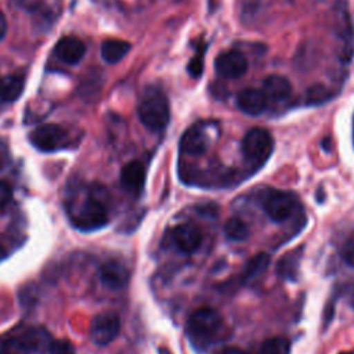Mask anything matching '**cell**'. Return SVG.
<instances>
[{
	"label": "cell",
	"instance_id": "6da1fadb",
	"mask_svg": "<svg viewBox=\"0 0 354 354\" xmlns=\"http://www.w3.org/2000/svg\"><path fill=\"white\" fill-rule=\"evenodd\" d=\"M223 328V317L212 307L196 308L187 321V333L196 347L209 346Z\"/></svg>",
	"mask_w": 354,
	"mask_h": 354
},
{
	"label": "cell",
	"instance_id": "7a4b0ae2",
	"mask_svg": "<svg viewBox=\"0 0 354 354\" xmlns=\"http://www.w3.org/2000/svg\"><path fill=\"white\" fill-rule=\"evenodd\" d=\"M71 221L80 231H94L108 223L105 205L93 194L69 209Z\"/></svg>",
	"mask_w": 354,
	"mask_h": 354
},
{
	"label": "cell",
	"instance_id": "3957f363",
	"mask_svg": "<svg viewBox=\"0 0 354 354\" xmlns=\"http://www.w3.org/2000/svg\"><path fill=\"white\" fill-rule=\"evenodd\" d=\"M138 116L148 130H163L170 120V108L166 97L158 91L148 94L138 106Z\"/></svg>",
	"mask_w": 354,
	"mask_h": 354
},
{
	"label": "cell",
	"instance_id": "277c9868",
	"mask_svg": "<svg viewBox=\"0 0 354 354\" xmlns=\"http://www.w3.org/2000/svg\"><path fill=\"white\" fill-rule=\"evenodd\" d=\"M261 206L272 221L282 223L293 214L296 209V196L288 191L268 189L263 195Z\"/></svg>",
	"mask_w": 354,
	"mask_h": 354
},
{
	"label": "cell",
	"instance_id": "5b68a950",
	"mask_svg": "<svg viewBox=\"0 0 354 354\" xmlns=\"http://www.w3.org/2000/svg\"><path fill=\"white\" fill-rule=\"evenodd\" d=\"M242 152L245 158L250 162H264L272 152L271 134L261 127L250 129L242 140Z\"/></svg>",
	"mask_w": 354,
	"mask_h": 354
},
{
	"label": "cell",
	"instance_id": "8992f818",
	"mask_svg": "<svg viewBox=\"0 0 354 354\" xmlns=\"http://www.w3.org/2000/svg\"><path fill=\"white\" fill-rule=\"evenodd\" d=\"M30 144L43 152H53L65 148L68 144V131L53 123L41 124L29 134Z\"/></svg>",
	"mask_w": 354,
	"mask_h": 354
},
{
	"label": "cell",
	"instance_id": "52a82bcc",
	"mask_svg": "<svg viewBox=\"0 0 354 354\" xmlns=\"http://www.w3.org/2000/svg\"><path fill=\"white\" fill-rule=\"evenodd\" d=\"M120 332L119 315L113 311H102L97 314L90 324L88 335L94 344L106 346L113 342Z\"/></svg>",
	"mask_w": 354,
	"mask_h": 354
},
{
	"label": "cell",
	"instance_id": "ba28073f",
	"mask_svg": "<svg viewBox=\"0 0 354 354\" xmlns=\"http://www.w3.org/2000/svg\"><path fill=\"white\" fill-rule=\"evenodd\" d=\"M202 231L192 223H183L171 230V241L174 246L185 254H191L202 245Z\"/></svg>",
	"mask_w": 354,
	"mask_h": 354
},
{
	"label": "cell",
	"instance_id": "9c48e42d",
	"mask_svg": "<svg viewBox=\"0 0 354 354\" xmlns=\"http://www.w3.org/2000/svg\"><path fill=\"white\" fill-rule=\"evenodd\" d=\"M214 68L221 77L238 79L248 71V61L242 53L236 50H228L216 58Z\"/></svg>",
	"mask_w": 354,
	"mask_h": 354
},
{
	"label": "cell",
	"instance_id": "30bf717a",
	"mask_svg": "<svg viewBox=\"0 0 354 354\" xmlns=\"http://www.w3.org/2000/svg\"><path fill=\"white\" fill-rule=\"evenodd\" d=\"M207 148H209V137L205 129L198 124L191 126L188 130H185V133L180 140V149L188 155H194V156L202 155L207 151Z\"/></svg>",
	"mask_w": 354,
	"mask_h": 354
},
{
	"label": "cell",
	"instance_id": "8fae6325",
	"mask_svg": "<svg viewBox=\"0 0 354 354\" xmlns=\"http://www.w3.org/2000/svg\"><path fill=\"white\" fill-rule=\"evenodd\" d=\"M100 279L108 289L119 290L127 285L130 272L123 264L118 261H106L100 268Z\"/></svg>",
	"mask_w": 354,
	"mask_h": 354
},
{
	"label": "cell",
	"instance_id": "7c38bea8",
	"mask_svg": "<svg viewBox=\"0 0 354 354\" xmlns=\"http://www.w3.org/2000/svg\"><path fill=\"white\" fill-rule=\"evenodd\" d=\"M122 187L134 195H138L145 184V169L138 160H131L122 167L120 171Z\"/></svg>",
	"mask_w": 354,
	"mask_h": 354
},
{
	"label": "cell",
	"instance_id": "4fadbf2b",
	"mask_svg": "<svg viewBox=\"0 0 354 354\" xmlns=\"http://www.w3.org/2000/svg\"><path fill=\"white\" fill-rule=\"evenodd\" d=\"M55 55L65 64H77L82 61L86 53V47L82 40L75 36H65L55 44Z\"/></svg>",
	"mask_w": 354,
	"mask_h": 354
},
{
	"label": "cell",
	"instance_id": "5bb4252c",
	"mask_svg": "<svg viewBox=\"0 0 354 354\" xmlns=\"http://www.w3.org/2000/svg\"><path fill=\"white\" fill-rule=\"evenodd\" d=\"M238 108L246 115H260L267 106V98L263 90L259 88H243L236 97Z\"/></svg>",
	"mask_w": 354,
	"mask_h": 354
},
{
	"label": "cell",
	"instance_id": "9a60e30c",
	"mask_svg": "<svg viewBox=\"0 0 354 354\" xmlns=\"http://www.w3.org/2000/svg\"><path fill=\"white\" fill-rule=\"evenodd\" d=\"M292 91V84L290 82L279 75H271L268 77H266L264 83H263V93L268 100L274 101V102H281L285 101Z\"/></svg>",
	"mask_w": 354,
	"mask_h": 354
},
{
	"label": "cell",
	"instance_id": "2e32d148",
	"mask_svg": "<svg viewBox=\"0 0 354 354\" xmlns=\"http://www.w3.org/2000/svg\"><path fill=\"white\" fill-rule=\"evenodd\" d=\"M22 339L28 344L29 350L32 353H36V354L47 353L50 350L53 342H54L51 333L46 328H43V326L30 328L29 330L25 332Z\"/></svg>",
	"mask_w": 354,
	"mask_h": 354
},
{
	"label": "cell",
	"instance_id": "e0dca14e",
	"mask_svg": "<svg viewBox=\"0 0 354 354\" xmlns=\"http://www.w3.org/2000/svg\"><path fill=\"white\" fill-rule=\"evenodd\" d=\"M24 91V79L19 75H7L0 79V100L12 102L19 98Z\"/></svg>",
	"mask_w": 354,
	"mask_h": 354
},
{
	"label": "cell",
	"instance_id": "ac0fdd59",
	"mask_svg": "<svg viewBox=\"0 0 354 354\" xmlns=\"http://www.w3.org/2000/svg\"><path fill=\"white\" fill-rule=\"evenodd\" d=\"M130 43L119 39H108L101 44V55L109 64L119 62L129 51Z\"/></svg>",
	"mask_w": 354,
	"mask_h": 354
},
{
	"label": "cell",
	"instance_id": "d6986e66",
	"mask_svg": "<svg viewBox=\"0 0 354 354\" xmlns=\"http://www.w3.org/2000/svg\"><path fill=\"white\" fill-rule=\"evenodd\" d=\"M270 261H271V259H270L268 253H266V252L256 253L254 256H252L246 261V264L242 270L243 271L242 272L243 278L245 279H253V278H257V277L263 275L266 272V270L268 268Z\"/></svg>",
	"mask_w": 354,
	"mask_h": 354
},
{
	"label": "cell",
	"instance_id": "ffe728a7",
	"mask_svg": "<svg viewBox=\"0 0 354 354\" xmlns=\"http://www.w3.org/2000/svg\"><path fill=\"white\" fill-rule=\"evenodd\" d=\"M224 234L230 241L242 242L249 236V227L239 217H231L224 225Z\"/></svg>",
	"mask_w": 354,
	"mask_h": 354
},
{
	"label": "cell",
	"instance_id": "44dd1931",
	"mask_svg": "<svg viewBox=\"0 0 354 354\" xmlns=\"http://www.w3.org/2000/svg\"><path fill=\"white\" fill-rule=\"evenodd\" d=\"M299 259H300V250L281 257V260L277 266L278 275L282 278H286V279H295L296 274H297Z\"/></svg>",
	"mask_w": 354,
	"mask_h": 354
},
{
	"label": "cell",
	"instance_id": "7402d4cb",
	"mask_svg": "<svg viewBox=\"0 0 354 354\" xmlns=\"http://www.w3.org/2000/svg\"><path fill=\"white\" fill-rule=\"evenodd\" d=\"M290 343L285 337H270L260 346L259 354H289Z\"/></svg>",
	"mask_w": 354,
	"mask_h": 354
},
{
	"label": "cell",
	"instance_id": "603a6c76",
	"mask_svg": "<svg viewBox=\"0 0 354 354\" xmlns=\"http://www.w3.org/2000/svg\"><path fill=\"white\" fill-rule=\"evenodd\" d=\"M329 97H330V94H329L328 87L321 83H315V84L310 86L306 91V101H307V104H311V105L322 104V102L328 101Z\"/></svg>",
	"mask_w": 354,
	"mask_h": 354
},
{
	"label": "cell",
	"instance_id": "cb8c5ba5",
	"mask_svg": "<svg viewBox=\"0 0 354 354\" xmlns=\"http://www.w3.org/2000/svg\"><path fill=\"white\" fill-rule=\"evenodd\" d=\"M1 354H32L22 337H10L1 346Z\"/></svg>",
	"mask_w": 354,
	"mask_h": 354
},
{
	"label": "cell",
	"instance_id": "d4e9b609",
	"mask_svg": "<svg viewBox=\"0 0 354 354\" xmlns=\"http://www.w3.org/2000/svg\"><path fill=\"white\" fill-rule=\"evenodd\" d=\"M340 256L346 264L354 267V232L350 234L340 248Z\"/></svg>",
	"mask_w": 354,
	"mask_h": 354
},
{
	"label": "cell",
	"instance_id": "484cf974",
	"mask_svg": "<svg viewBox=\"0 0 354 354\" xmlns=\"http://www.w3.org/2000/svg\"><path fill=\"white\" fill-rule=\"evenodd\" d=\"M48 354H76V353H75V347L71 342L59 339V340L53 342V344L48 350Z\"/></svg>",
	"mask_w": 354,
	"mask_h": 354
},
{
	"label": "cell",
	"instance_id": "4316f807",
	"mask_svg": "<svg viewBox=\"0 0 354 354\" xmlns=\"http://www.w3.org/2000/svg\"><path fill=\"white\" fill-rule=\"evenodd\" d=\"M12 199V189L11 187L4 183L0 181V209H4Z\"/></svg>",
	"mask_w": 354,
	"mask_h": 354
},
{
	"label": "cell",
	"instance_id": "83f0119b",
	"mask_svg": "<svg viewBox=\"0 0 354 354\" xmlns=\"http://www.w3.org/2000/svg\"><path fill=\"white\" fill-rule=\"evenodd\" d=\"M188 73L192 76V77H199L203 72V62H202V58L201 57H195L189 61L188 66Z\"/></svg>",
	"mask_w": 354,
	"mask_h": 354
},
{
	"label": "cell",
	"instance_id": "f1b7e54d",
	"mask_svg": "<svg viewBox=\"0 0 354 354\" xmlns=\"http://www.w3.org/2000/svg\"><path fill=\"white\" fill-rule=\"evenodd\" d=\"M6 32H7V21H6V17H4L3 11L0 10V40L4 39Z\"/></svg>",
	"mask_w": 354,
	"mask_h": 354
},
{
	"label": "cell",
	"instance_id": "f546056e",
	"mask_svg": "<svg viewBox=\"0 0 354 354\" xmlns=\"http://www.w3.org/2000/svg\"><path fill=\"white\" fill-rule=\"evenodd\" d=\"M220 354H249V353L242 348H238V347H228V348L221 350Z\"/></svg>",
	"mask_w": 354,
	"mask_h": 354
},
{
	"label": "cell",
	"instance_id": "4dcf8cb0",
	"mask_svg": "<svg viewBox=\"0 0 354 354\" xmlns=\"http://www.w3.org/2000/svg\"><path fill=\"white\" fill-rule=\"evenodd\" d=\"M6 162V152L0 148V167L3 166V163Z\"/></svg>",
	"mask_w": 354,
	"mask_h": 354
},
{
	"label": "cell",
	"instance_id": "1f68e13d",
	"mask_svg": "<svg viewBox=\"0 0 354 354\" xmlns=\"http://www.w3.org/2000/svg\"><path fill=\"white\" fill-rule=\"evenodd\" d=\"M158 354H171L166 347H159V350H158Z\"/></svg>",
	"mask_w": 354,
	"mask_h": 354
},
{
	"label": "cell",
	"instance_id": "d6a6232c",
	"mask_svg": "<svg viewBox=\"0 0 354 354\" xmlns=\"http://www.w3.org/2000/svg\"><path fill=\"white\" fill-rule=\"evenodd\" d=\"M340 354H354V353H351V351H343V353H340Z\"/></svg>",
	"mask_w": 354,
	"mask_h": 354
},
{
	"label": "cell",
	"instance_id": "836d02e7",
	"mask_svg": "<svg viewBox=\"0 0 354 354\" xmlns=\"http://www.w3.org/2000/svg\"><path fill=\"white\" fill-rule=\"evenodd\" d=\"M351 306H353V307H354V299H353V300H351Z\"/></svg>",
	"mask_w": 354,
	"mask_h": 354
}]
</instances>
